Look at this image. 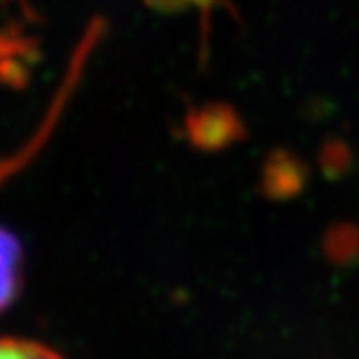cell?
<instances>
[{
	"instance_id": "cell-1",
	"label": "cell",
	"mask_w": 359,
	"mask_h": 359,
	"mask_svg": "<svg viewBox=\"0 0 359 359\" xmlns=\"http://www.w3.org/2000/svg\"><path fill=\"white\" fill-rule=\"evenodd\" d=\"M20 243L13 238L9 229L3 234V303L9 305V301L15 297L18 279H20Z\"/></svg>"
},
{
	"instance_id": "cell-2",
	"label": "cell",
	"mask_w": 359,
	"mask_h": 359,
	"mask_svg": "<svg viewBox=\"0 0 359 359\" xmlns=\"http://www.w3.org/2000/svg\"><path fill=\"white\" fill-rule=\"evenodd\" d=\"M0 359H61V355L33 340L7 338L0 346Z\"/></svg>"
}]
</instances>
